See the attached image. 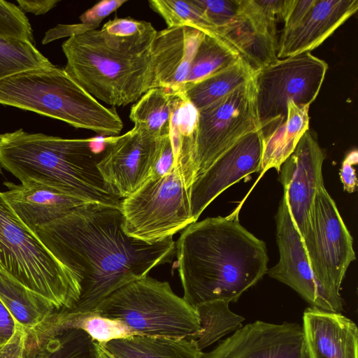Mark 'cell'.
Returning <instances> with one entry per match:
<instances>
[{
    "label": "cell",
    "mask_w": 358,
    "mask_h": 358,
    "mask_svg": "<svg viewBox=\"0 0 358 358\" xmlns=\"http://www.w3.org/2000/svg\"><path fill=\"white\" fill-rule=\"evenodd\" d=\"M34 232L78 282L79 299L68 309L74 313L94 312L113 292L176 255L173 237L147 243L130 236L120 207L95 203L80 205Z\"/></svg>",
    "instance_id": "6da1fadb"
},
{
    "label": "cell",
    "mask_w": 358,
    "mask_h": 358,
    "mask_svg": "<svg viewBox=\"0 0 358 358\" xmlns=\"http://www.w3.org/2000/svg\"><path fill=\"white\" fill-rule=\"evenodd\" d=\"M238 212L194 222L176 242L182 298L194 308L236 302L267 273L266 244L240 224Z\"/></svg>",
    "instance_id": "7a4b0ae2"
},
{
    "label": "cell",
    "mask_w": 358,
    "mask_h": 358,
    "mask_svg": "<svg viewBox=\"0 0 358 358\" xmlns=\"http://www.w3.org/2000/svg\"><path fill=\"white\" fill-rule=\"evenodd\" d=\"M95 138H63L22 129L0 134V166L22 184L36 182L81 200L120 207L122 198L104 180Z\"/></svg>",
    "instance_id": "3957f363"
},
{
    "label": "cell",
    "mask_w": 358,
    "mask_h": 358,
    "mask_svg": "<svg viewBox=\"0 0 358 358\" xmlns=\"http://www.w3.org/2000/svg\"><path fill=\"white\" fill-rule=\"evenodd\" d=\"M157 30L118 37L102 29L70 36L62 43L64 71L84 90L105 103L122 106L156 87L151 53Z\"/></svg>",
    "instance_id": "277c9868"
},
{
    "label": "cell",
    "mask_w": 358,
    "mask_h": 358,
    "mask_svg": "<svg viewBox=\"0 0 358 358\" xmlns=\"http://www.w3.org/2000/svg\"><path fill=\"white\" fill-rule=\"evenodd\" d=\"M0 104L62 120L103 136L120 134L122 121L65 71L55 65L0 79Z\"/></svg>",
    "instance_id": "5b68a950"
},
{
    "label": "cell",
    "mask_w": 358,
    "mask_h": 358,
    "mask_svg": "<svg viewBox=\"0 0 358 358\" xmlns=\"http://www.w3.org/2000/svg\"><path fill=\"white\" fill-rule=\"evenodd\" d=\"M0 267L53 311L70 309L79 299L76 277L20 220L1 192Z\"/></svg>",
    "instance_id": "8992f818"
},
{
    "label": "cell",
    "mask_w": 358,
    "mask_h": 358,
    "mask_svg": "<svg viewBox=\"0 0 358 358\" xmlns=\"http://www.w3.org/2000/svg\"><path fill=\"white\" fill-rule=\"evenodd\" d=\"M94 312L122 322L138 336L195 340L201 329L196 309L168 282L148 275L113 292Z\"/></svg>",
    "instance_id": "52a82bcc"
},
{
    "label": "cell",
    "mask_w": 358,
    "mask_h": 358,
    "mask_svg": "<svg viewBox=\"0 0 358 358\" xmlns=\"http://www.w3.org/2000/svg\"><path fill=\"white\" fill-rule=\"evenodd\" d=\"M189 189L182 171L176 166L162 175L154 173L121 201L125 232L147 243L173 237L195 222L191 215Z\"/></svg>",
    "instance_id": "ba28073f"
},
{
    "label": "cell",
    "mask_w": 358,
    "mask_h": 358,
    "mask_svg": "<svg viewBox=\"0 0 358 358\" xmlns=\"http://www.w3.org/2000/svg\"><path fill=\"white\" fill-rule=\"evenodd\" d=\"M303 241L317 285L333 312L342 313L341 287L355 253L352 237L324 185L315 194Z\"/></svg>",
    "instance_id": "9c48e42d"
},
{
    "label": "cell",
    "mask_w": 358,
    "mask_h": 358,
    "mask_svg": "<svg viewBox=\"0 0 358 358\" xmlns=\"http://www.w3.org/2000/svg\"><path fill=\"white\" fill-rule=\"evenodd\" d=\"M327 69L325 61L306 52L278 59L256 71L255 104L262 134L287 119L288 101L310 106Z\"/></svg>",
    "instance_id": "30bf717a"
},
{
    "label": "cell",
    "mask_w": 358,
    "mask_h": 358,
    "mask_svg": "<svg viewBox=\"0 0 358 358\" xmlns=\"http://www.w3.org/2000/svg\"><path fill=\"white\" fill-rule=\"evenodd\" d=\"M259 130L253 76L227 96L199 110L194 180L242 137Z\"/></svg>",
    "instance_id": "8fae6325"
},
{
    "label": "cell",
    "mask_w": 358,
    "mask_h": 358,
    "mask_svg": "<svg viewBox=\"0 0 358 358\" xmlns=\"http://www.w3.org/2000/svg\"><path fill=\"white\" fill-rule=\"evenodd\" d=\"M166 136L155 138L134 127L122 136L104 139L97 167L121 198L136 192L154 174Z\"/></svg>",
    "instance_id": "7c38bea8"
},
{
    "label": "cell",
    "mask_w": 358,
    "mask_h": 358,
    "mask_svg": "<svg viewBox=\"0 0 358 358\" xmlns=\"http://www.w3.org/2000/svg\"><path fill=\"white\" fill-rule=\"evenodd\" d=\"M202 358H309L302 326L256 321L241 327Z\"/></svg>",
    "instance_id": "4fadbf2b"
},
{
    "label": "cell",
    "mask_w": 358,
    "mask_h": 358,
    "mask_svg": "<svg viewBox=\"0 0 358 358\" xmlns=\"http://www.w3.org/2000/svg\"><path fill=\"white\" fill-rule=\"evenodd\" d=\"M324 158L323 150L308 130L279 171L289 211L302 239L308 228L315 194L324 185L322 173Z\"/></svg>",
    "instance_id": "5bb4252c"
},
{
    "label": "cell",
    "mask_w": 358,
    "mask_h": 358,
    "mask_svg": "<svg viewBox=\"0 0 358 358\" xmlns=\"http://www.w3.org/2000/svg\"><path fill=\"white\" fill-rule=\"evenodd\" d=\"M262 156L261 130L249 133L219 157L192 183L189 189L191 215L197 221L205 208L223 191L255 172Z\"/></svg>",
    "instance_id": "9a60e30c"
},
{
    "label": "cell",
    "mask_w": 358,
    "mask_h": 358,
    "mask_svg": "<svg viewBox=\"0 0 358 358\" xmlns=\"http://www.w3.org/2000/svg\"><path fill=\"white\" fill-rule=\"evenodd\" d=\"M278 264L268 268V275L296 291L310 307L327 312L332 308L317 285L304 246L283 194L275 217Z\"/></svg>",
    "instance_id": "2e32d148"
},
{
    "label": "cell",
    "mask_w": 358,
    "mask_h": 358,
    "mask_svg": "<svg viewBox=\"0 0 358 358\" xmlns=\"http://www.w3.org/2000/svg\"><path fill=\"white\" fill-rule=\"evenodd\" d=\"M358 9L357 0H315L294 27L282 30L277 58L310 52L320 45Z\"/></svg>",
    "instance_id": "e0dca14e"
},
{
    "label": "cell",
    "mask_w": 358,
    "mask_h": 358,
    "mask_svg": "<svg viewBox=\"0 0 358 358\" xmlns=\"http://www.w3.org/2000/svg\"><path fill=\"white\" fill-rule=\"evenodd\" d=\"M205 34L189 27L157 31L151 47L156 87L183 92L192 62Z\"/></svg>",
    "instance_id": "ac0fdd59"
},
{
    "label": "cell",
    "mask_w": 358,
    "mask_h": 358,
    "mask_svg": "<svg viewBox=\"0 0 358 358\" xmlns=\"http://www.w3.org/2000/svg\"><path fill=\"white\" fill-rule=\"evenodd\" d=\"M276 31L239 0L237 15L226 25L216 29L215 35L256 72L278 59Z\"/></svg>",
    "instance_id": "d6986e66"
},
{
    "label": "cell",
    "mask_w": 358,
    "mask_h": 358,
    "mask_svg": "<svg viewBox=\"0 0 358 358\" xmlns=\"http://www.w3.org/2000/svg\"><path fill=\"white\" fill-rule=\"evenodd\" d=\"M309 358H358V329L341 313L307 308L302 325Z\"/></svg>",
    "instance_id": "ffe728a7"
},
{
    "label": "cell",
    "mask_w": 358,
    "mask_h": 358,
    "mask_svg": "<svg viewBox=\"0 0 358 358\" xmlns=\"http://www.w3.org/2000/svg\"><path fill=\"white\" fill-rule=\"evenodd\" d=\"M2 195L20 220L31 230L65 215L85 202L64 195L39 182L3 183Z\"/></svg>",
    "instance_id": "44dd1931"
},
{
    "label": "cell",
    "mask_w": 358,
    "mask_h": 358,
    "mask_svg": "<svg viewBox=\"0 0 358 358\" xmlns=\"http://www.w3.org/2000/svg\"><path fill=\"white\" fill-rule=\"evenodd\" d=\"M287 106V119L262 135V156L259 171L261 174L272 168L279 172L282 164L308 130L309 106H297L293 101H288Z\"/></svg>",
    "instance_id": "7402d4cb"
},
{
    "label": "cell",
    "mask_w": 358,
    "mask_h": 358,
    "mask_svg": "<svg viewBox=\"0 0 358 358\" xmlns=\"http://www.w3.org/2000/svg\"><path fill=\"white\" fill-rule=\"evenodd\" d=\"M198 120L199 110L184 92H178L173 102L169 135L174 166L182 171L190 186L194 180Z\"/></svg>",
    "instance_id": "603a6c76"
},
{
    "label": "cell",
    "mask_w": 358,
    "mask_h": 358,
    "mask_svg": "<svg viewBox=\"0 0 358 358\" xmlns=\"http://www.w3.org/2000/svg\"><path fill=\"white\" fill-rule=\"evenodd\" d=\"M117 358H202L203 351L189 338L131 336L103 345Z\"/></svg>",
    "instance_id": "cb8c5ba5"
},
{
    "label": "cell",
    "mask_w": 358,
    "mask_h": 358,
    "mask_svg": "<svg viewBox=\"0 0 358 358\" xmlns=\"http://www.w3.org/2000/svg\"><path fill=\"white\" fill-rule=\"evenodd\" d=\"M255 73L250 65L239 57L231 65L194 83L183 92L200 110L250 80Z\"/></svg>",
    "instance_id": "d4e9b609"
},
{
    "label": "cell",
    "mask_w": 358,
    "mask_h": 358,
    "mask_svg": "<svg viewBox=\"0 0 358 358\" xmlns=\"http://www.w3.org/2000/svg\"><path fill=\"white\" fill-rule=\"evenodd\" d=\"M0 301L16 323L29 330L43 321L53 310L0 267Z\"/></svg>",
    "instance_id": "484cf974"
},
{
    "label": "cell",
    "mask_w": 358,
    "mask_h": 358,
    "mask_svg": "<svg viewBox=\"0 0 358 358\" xmlns=\"http://www.w3.org/2000/svg\"><path fill=\"white\" fill-rule=\"evenodd\" d=\"M177 92L165 87H154L146 92L131 108L129 117L134 127L155 138L169 135Z\"/></svg>",
    "instance_id": "4316f807"
},
{
    "label": "cell",
    "mask_w": 358,
    "mask_h": 358,
    "mask_svg": "<svg viewBox=\"0 0 358 358\" xmlns=\"http://www.w3.org/2000/svg\"><path fill=\"white\" fill-rule=\"evenodd\" d=\"M229 302L214 301L195 307L201 329L195 341L201 350L242 327L245 318L233 313Z\"/></svg>",
    "instance_id": "83f0119b"
},
{
    "label": "cell",
    "mask_w": 358,
    "mask_h": 358,
    "mask_svg": "<svg viewBox=\"0 0 358 358\" xmlns=\"http://www.w3.org/2000/svg\"><path fill=\"white\" fill-rule=\"evenodd\" d=\"M24 358H95L94 341L85 331L70 329L38 344L25 343Z\"/></svg>",
    "instance_id": "f1b7e54d"
},
{
    "label": "cell",
    "mask_w": 358,
    "mask_h": 358,
    "mask_svg": "<svg viewBox=\"0 0 358 358\" xmlns=\"http://www.w3.org/2000/svg\"><path fill=\"white\" fill-rule=\"evenodd\" d=\"M238 54L220 38L205 34L191 64L183 90L231 65Z\"/></svg>",
    "instance_id": "f546056e"
},
{
    "label": "cell",
    "mask_w": 358,
    "mask_h": 358,
    "mask_svg": "<svg viewBox=\"0 0 358 358\" xmlns=\"http://www.w3.org/2000/svg\"><path fill=\"white\" fill-rule=\"evenodd\" d=\"M53 64L31 43L0 38V79Z\"/></svg>",
    "instance_id": "4dcf8cb0"
},
{
    "label": "cell",
    "mask_w": 358,
    "mask_h": 358,
    "mask_svg": "<svg viewBox=\"0 0 358 358\" xmlns=\"http://www.w3.org/2000/svg\"><path fill=\"white\" fill-rule=\"evenodd\" d=\"M148 3L164 20L168 27H189L216 36V27L193 0H152Z\"/></svg>",
    "instance_id": "1f68e13d"
},
{
    "label": "cell",
    "mask_w": 358,
    "mask_h": 358,
    "mask_svg": "<svg viewBox=\"0 0 358 358\" xmlns=\"http://www.w3.org/2000/svg\"><path fill=\"white\" fill-rule=\"evenodd\" d=\"M0 38L27 41L34 45L33 31L18 6L0 0Z\"/></svg>",
    "instance_id": "d6a6232c"
},
{
    "label": "cell",
    "mask_w": 358,
    "mask_h": 358,
    "mask_svg": "<svg viewBox=\"0 0 358 358\" xmlns=\"http://www.w3.org/2000/svg\"><path fill=\"white\" fill-rule=\"evenodd\" d=\"M216 27L226 25L238 13L239 0H193Z\"/></svg>",
    "instance_id": "836d02e7"
},
{
    "label": "cell",
    "mask_w": 358,
    "mask_h": 358,
    "mask_svg": "<svg viewBox=\"0 0 358 358\" xmlns=\"http://www.w3.org/2000/svg\"><path fill=\"white\" fill-rule=\"evenodd\" d=\"M151 26L150 22L131 17L115 18L107 22L101 29L115 36L129 37L144 32Z\"/></svg>",
    "instance_id": "e575fe53"
},
{
    "label": "cell",
    "mask_w": 358,
    "mask_h": 358,
    "mask_svg": "<svg viewBox=\"0 0 358 358\" xmlns=\"http://www.w3.org/2000/svg\"><path fill=\"white\" fill-rule=\"evenodd\" d=\"M127 1V0L101 1L80 16V23L97 28L104 18L115 12Z\"/></svg>",
    "instance_id": "d590c367"
},
{
    "label": "cell",
    "mask_w": 358,
    "mask_h": 358,
    "mask_svg": "<svg viewBox=\"0 0 358 358\" xmlns=\"http://www.w3.org/2000/svg\"><path fill=\"white\" fill-rule=\"evenodd\" d=\"M315 0H288L282 21V30L296 26L312 8Z\"/></svg>",
    "instance_id": "8d00e7d4"
},
{
    "label": "cell",
    "mask_w": 358,
    "mask_h": 358,
    "mask_svg": "<svg viewBox=\"0 0 358 358\" xmlns=\"http://www.w3.org/2000/svg\"><path fill=\"white\" fill-rule=\"evenodd\" d=\"M26 338V330L19 325L13 336L0 347V358H22Z\"/></svg>",
    "instance_id": "74e56055"
},
{
    "label": "cell",
    "mask_w": 358,
    "mask_h": 358,
    "mask_svg": "<svg viewBox=\"0 0 358 358\" xmlns=\"http://www.w3.org/2000/svg\"><path fill=\"white\" fill-rule=\"evenodd\" d=\"M358 159L357 151L352 150L345 157L341 169L340 176L343 188L349 193L355 191L357 180L353 166L357 164Z\"/></svg>",
    "instance_id": "f35d334b"
},
{
    "label": "cell",
    "mask_w": 358,
    "mask_h": 358,
    "mask_svg": "<svg viewBox=\"0 0 358 358\" xmlns=\"http://www.w3.org/2000/svg\"><path fill=\"white\" fill-rule=\"evenodd\" d=\"M96 29V27L87 25L82 23L76 24H59L55 27L49 29L42 41L43 44L48 43L56 39L71 36L86 31Z\"/></svg>",
    "instance_id": "ab89813d"
},
{
    "label": "cell",
    "mask_w": 358,
    "mask_h": 358,
    "mask_svg": "<svg viewBox=\"0 0 358 358\" xmlns=\"http://www.w3.org/2000/svg\"><path fill=\"white\" fill-rule=\"evenodd\" d=\"M19 7L24 12L31 13L36 15L48 13L56 6L59 0H17Z\"/></svg>",
    "instance_id": "60d3db41"
},
{
    "label": "cell",
    "mask_w": 358,
    "mask_h": 358,
    "mask_svg": "<svg viewBox=\"0 0 358 358\" xmlns=\"http://www.w3.org/2000/svg\"><path fill=\"white\" fill-rule=\"evenodd\" d=\"M19 325L0 301V331L9 339Z\"/></svg>",
    "instance_id": "b9f144b4"
},
{
    "label": "cell",
    "mask_w": 358,
    "mask_h": 358,
    "mask_svg": "<svg viewBox=\"0 0 358 358\" xmlns=\"http://www.w3.org/2000/svg\"><path fill=\"white\" fill-rule=\"evenodd\" d=\"M94 347L95 358H117L101 343L94 341Z\"/></svg>",
    "instance_id": "7bdbcfd3"
},
{
    "label": "cell",
    "mask_w": 358,
    "mask_h": 358,
    "mask_svg": "<svg viewBox=\"0 0 358 358\" xmlns=\"http://www.w3.org/2000/svg\"><path fill=\"white\" fill-rule=\"evenodd\" d=\"M8 339L0 331V347H1Z\"/></svg>",
    "instance_id": "ee69618b"
},
{
    "label": "cell",
    "mask_w": 358,
    "mask_h": 358,
    "mask_svg": "<svg viewBox=\"0 0 358 358\" xmlns=\"http://www.w3.org/2000/svg\"><path fill=\"white\" fill-rule=\"evenodd\" d=\"M2 173V171H1V166H0V173Z\"/></svg>",
    "instance_id": "f6af8a7d"
},
{
    "label": "cell",
    "mask_w": 358,
    "mask_h": 358,
    "mask_svg": "<svg viewBox=\"0 0 358 358\" xmlns=\"http://www.w3.org/2000/svg\"><path fill=\"white\" fill-rule=\"evenodd\" d=\"M22 358H24V355H23V357Z\"/></svg>",
    "instance_id": "bcb514c9"
}]
</instances>
